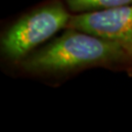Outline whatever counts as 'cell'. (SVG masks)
I'll return each instance as SVG.
<instances>
[{
    "mask_svg": "<svg viewBox=\"0 0 132 132\" xmlns=\"http://www.w3.org/2000/svg\"><path fill=\"white\" fill-rule=\"evenodd\" d=\"M68 9L71 14H78L85 12H92L132 4V0H64Z\"/></svg>",
    "mask_w": 132,
    "mask_h": 132,
    "instance_id": "4",
    "label": "cell"
},
{
    "mask_svg": "<svg viewBox=\"0 0 132 132\" xmlns=\"http://www.w3.org/2000/svg\"><path fill=\"white\" fill-rule=\"evenodd\" d=\"M124 48H125V57L121 65L118 68V71H124L128 75L132 76V46Z\"/></svg>",
    "mask_w": 132,
    "mask_h": 132,
    "instance_id": "5",
    "label": "cell"
},
{
    "mask_svg": "<svg viewBox=\"0 0 132 132\" xmlns=\"http://www.w3.org/2000/svg\"><path fill=\"white\" fill-rule=\"evenodd\" d=\"M71 15L64 0H48L24 13L2 33L1 58L14 67L68 28Z\"/></svg>",
    "mask_w": 132,
    "mask_h": 132,
    "instance_id": "2",
    "label": "cell"
},
{
    "mask_svg": "<svg viewBox=\"0 0 132 132\" xmlns=\"http://www.w3.org/2000/svg\"><path fill=\"white\" fill-rule=\"evenodd\" d=\"M124 57L122 45L68 28L62 35L38 48L14 68L29 77L59 80L94 68L118 71Z\"/></svg>",
    "mask_w": 132,
    "mask_h": 132,
    "instance_id": "1",
    "label": "cell"
},
{
    "mask_svg": "<svg viewBox=\"0 0 132 132\" xmlns=\"http://www.w3.org/2000/svg\"><path fill=\"white\" fill-rule=\"evenodd\" d=\"M68 28L91 33L123 47L132 46V4L72 14Z\"/></svg>",
    "mask_w": 132,
    "mask_h": 132,
    "instance_id": "3",
    "label": "cell"
}]
</instances>
